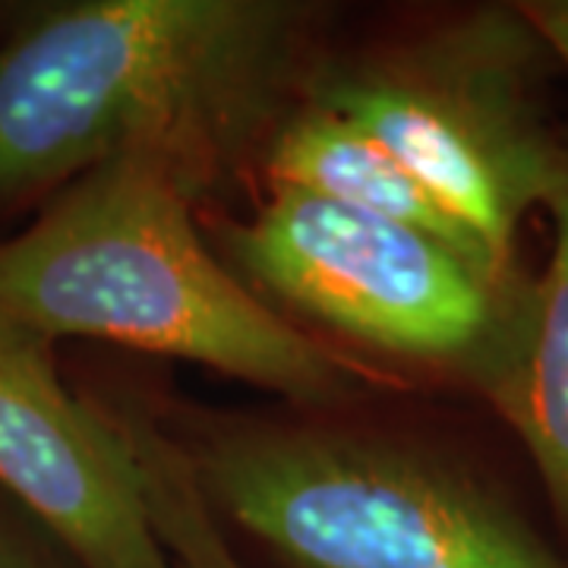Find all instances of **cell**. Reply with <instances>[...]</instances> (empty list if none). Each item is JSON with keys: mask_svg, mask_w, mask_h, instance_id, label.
Instances as JSON below:
<instances>
[{"mask_svg": "<svg viewBox=\"0 0 568 568\" xmlns=\"http://www.w3.org/2000/svg\"><path fill=\"white\" fill-rule=\"evenodd\" d=\"M552 253L544 275L511 291L474 376L537 467L568 530V183L549 200Z\"/></svg>", "mask_w": 568, "mask_h": 568, "instance_id": "7", "label": "cell"}, {"mask_svg": "<svg viewBox=\"0 0 568 568\" xmlns=\"http://www.w3.org/2000/svg\"><path fill=\"white\" fill-rule=\"evenodd\" d=\"M549 61L521 7L480 10L323 70L310 104L364 126L511 268L525 215L568 183V152L537 95Z\"/></svg>", "mask_w": 568, "mask_h": 568, "instance_id": "4", "label": "cell"}, {"mask_svg": "<svg viewBox=\"0 0 568 568\" xmlns=\"http://www.w3.org/2000/svg\"><path fill=\"white\" fill-rule=\"evenodd\" d=\"M224 244L278 304L414 364L474 369L511 297L458 250L294 186H272Z\"/></svg>", "mask_w": 568, "mask_h": 568, "instance_id": "5", "label": "cell"}, {"mask_svg": "<svg viewBox=\"0 0 568 568\" xmlns=\"http://www.w3.org/2000/svg\"><path fill=\"white\" fill-rule=\"evenodd\" d=\"M521 10L549 44L552 58L568 67V0H530Z\"/></svg>", "mask_w": 568, "mask_h": 568, "instance_id": "10", "label": "cell"}, {"mask_svg": "<svg viewBox=\"0 0 568 568\" xmlns=\"http://www.w3.org/2000/svg\"><path fill=\"white\" fill-rule=\"evenodd\" d=\"M310 13L287 0H82L0 44V205L152 155L209 183L272 136Z\"/></svg>", "mask_w": 568, "mask_h": 568, "instance_id": "1", "label": "cell"}, {"mask_svg": "<svg viewBox=\"0 0 568 568\" xmlns=\"http://www.w3.org/2000/svg\"><path fill=\"white\" fill-rule=\"evenodd\" d=\"M114 417L133 448L145 506L174 568H246L224 544L181 443L142 410L114 407Z\"/></svg>", "mask_w": 568, "mask_h": 568, "instance_id": "9", "label": "cell"}, {"mask_svg": "<svg viewBox=\"0 0 568 568\" xmlns=\"http://www.w3.org/2000/svg\"><path fill=\"white\" fill-rule=\"evenodd\" d=\"M181 448L209 508L291 568H568L480 477L398 439L209 424Z\"/></svg>", "mask_w": 568, "mask_h": 568, "instance_id": "3", "label": "cell"}, {"mask_svg": "<svg viewBox=\"0 0 568 568\" xmlns=\"http://www.w3.org/2000/svg\"><path fill=\"white\" fill-rule=\"evenodd\" d=\"M0 568H32V562L22 556L20 549L7 540V534H3V530H0Z\"/></svg>", "mask_w": 568, "mask_h": 568, "instance_id": "11", "label": "cell"}, {"mask_svg": "<svg viewBox=\"0 0 568 568\" xmlns=\"http://www.w3.org/2000/svg\"><path fill=\"white\" fill-rule=\"evenodd\" d=\"M263 168L272 186H294L354 212L414 227L458 250L493 278L508 282L506 265L465 224L455 222L383 142L335 111L306 102L282 118L268 136Z\"/></svg>", "mask_w": 568, "mask_h": 568, "instance_id": "8", "label": "cell"}, {"mask_svg": "<svg viewBox=\"0 0 568 568\" xmlns=\"http://www.w3.org/2000/svg\"><path fill=\"white\" fill-rule=\"evenodd\" d=\"M0 484L85 568H174L114 410L63 386L54 342L3 310Z\"/></svg>", "mask_w": 568, "mask_h": 568, "instance_id": "6", "label": "cell"}, {"mask_svg": "<svg viewBox=\"0 0 568 568\" xmlns=\"http://www.w3.org/2000/svg\"><path fill=\"white\" fill-rule=\"evenodd\" d=\"M196 190V178L152 155L95 164L0 244V310L48 342L95 338L178 357L306 407L357 398L354 366L209 253Z\"/></svg>", "mask_w": 568, "mask_h": 568, "instance_id": "2", "label": "cell"}]
</instances>
